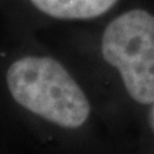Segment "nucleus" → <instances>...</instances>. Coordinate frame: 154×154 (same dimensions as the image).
<instances>
[{
  "instance_id": "obj_1",
  "label": "nucleus",
  "mask_w": 154,
  "mask_h": 154,
  "mask_svg": "<svg viewBox=\"0 0 154 154\" xmlns=\"http://www.w3.org/2000/svg\"><path fill=\"white\" fill-rule=\"evenodd\" d=\"M0 119L19 153L127 154L73 66L18 25L0 42Z\"/></svg>"
},
{
  "instance_id": "obj_2",
  "label": "nucleus",
  "mask_w": 154,
  "mask_h": 154,
  "mask_svg": "<svg viewBox=\"0 0 154 154\" xmlns=\"http://www.w3.org/2000/svg\"><path fill=\"white\" fill-rule=\"evenodd\" d=\"M88 85L130 154L134 132L154 103V14L143 8L64 26L53 46Z\"/></svg>"
},
{
  "instance_id": "obj_3",
  "label": "nucleus",
  "mask_w": 154,
  "mask_h": 154,
  "mask_svg": "<svg viewBox=\"0 0 154 154\" xmlns=\"http://www.w3.org/2000/svg\"><path fill=\"white\" fill-rule=\"evenodd\" d=\"M35 18L60 26L88 25L112 14L121 0H26Z\"/></svg>"
},
{
  "instance_id": "obj_4",
  "label": "nucleus",
  "mask_w": 154,
  "mask_h": 154,
  "mask_svg": "<svg viewBox=\"0 0 154 154\" xmlns=\"http://www.w3.org/2000/svg\"><path fill=\"white\" fill-rule=\"evenodd\" d=\"M130 154H154V103L144 113Z\"/></svg>"
}]
</instances>
